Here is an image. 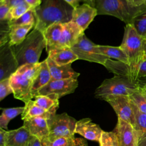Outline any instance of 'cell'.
I'll return each instance as SVG.
<instances>
[{
	"label": "cell",
	"mask_w": 146,
	"mask_h": 146,
	"mask_svg": "<svg viewBox=\"0 0 146 146\" xmlns=\"http://www.w3.org/2000/svg\"><path fill=\"white\" fill-rule=\"evenodd\" d=\"M10 9L8 0H0V22L7 21L6 17Z\"/></svg>",
	"instance_id": "d590c367"
},
{
	"label": "cell",
	"mask_w": 146,
	"mask_h": 146,
	"mask_svg": "<svg viewBox=\"0 0 146 146\" xmlns=\"http://www.w3.org/2000/svg\"><path fill=\"white\" fill-rule=\"evenodd\" d=\"M139 88L137 81L130 78L115 75L112 78L106 79L96 89L95 96L102 100L108 96H130Z\"/></svg>",
	"instance_id": "8992f818"
},
{
	"label": "cell",
	"mask_w": 146,
	"mask_h": 146,
	"mask_svg": "<svg viewBox=\"0 0 146 146\" xmlns=\"http://www.w3.org/2000/svg\"><path fill=\"white\" fill-rule=\"evenodd\" d=\"M23 125L30 135L39 139L42 143L46 141L49 135L48 120L42 117H35L23 120Z\"/></svg>",
	"instance_id": "5bb4252c"
},
{
	"label": "cell",
	"mask_w": 146,
	"mask_h": 146,
	"mask_svg": "<svg viewBox=\"0 0 146 146\" xmlns=\"http://www.w3.org/2000/svg\"><path fill=\"white\" fill-rule=\"evenodd\" d=\"M13 93L9 78L0 80V101H2L7 95Z\"/></svg>",
	"instance_id": "d6a6232c"
},
{
	"label": "cell",
	"mask_w": 146,
	"mask_h": 146,
	"mask_svg": "<svg viewBox=\"0 0 146 146\" xmlns=\"http://www.w3.org/2000/svg\"><path fill=\"white\" fill-rule=\"evenodd\" d=\"M102 100L108 102L111 106L118 118L130 123L135 128V116L129 96H108Z\"/></svg>",
	"instance_id": "9c48e42d"
},
{
	"label": "cell",
	"mask_w": 146,
	"mask_h": 146,
	"mask_svg": "<svg viewBox=\"0 0 146 146\" xmlns=\"http://www.w3.org/2000/svg\"><path fill=\"white\" fill-rule=\"evenodd\" d=\"M63 26L62 37L57 48H71L84 34V31L71 21L63 23Z\"/></svg>",
	"instance_id": "9a60e30c"
},
{
	"label": "cell",
	"mask_w": 146,
	"mask_h": 146,
	"mask_svg": "<svg viewBox=\"0 0 146 146\" xmlns=\"http://www.w3.org/2000/svg\"><path fill=\"white\" fill-rule=\"evenodd\" d=\"M114 132L116 134L119 146H138L136 129L130 123L118 118Z\"/></svg>",
	"instance_id": "7c38bea8"
},
{
	"label": "cell",
	"mask_w": 146,
	"mask_h": 146,
	"mask_svg": "<svg viewBox=\"0 0 146 146\" xmlns=\"http://www.w3.org/2000/svg\"><path fill=\"white\" fill-rule=\"evenodd\" d=\"M146 6H134L127 0H95L98 15H109L119 19L126 25L131 24L134 18Z\"/></svg>",
	"instance_id": "277c9868"
},
{
	"label": "cell",
	"mask_w": 146,
	"mask_h": 146,
	"mask_svg": "<svg viewBox=\"0 0 146 146\" xmlns=\"http://www.w3.org/2000/svg\"><path fill=\"white\" fill-rule=\"evenodd\" d=\"M48 122L50 133L47 139L44 141L50 142L60 137H75L77 121L67 113L55 114L48 120Z\"/></svg>",
	"instance_id": "52a82bcc"
},
{
	"label": "cell",
	"mask_w": 146,
	"mask_h": 146,
	"mask_svg": "<svg viewBox=\"0 0 146 146\" xmlns=\"http://www.w3.org/2000/svg\"><path fill=\"white\" fill-rule=\"evenodd\" d=\"M144 40V38L139 34L131 24L125 25L123 40L120 47L128 57L130 77L132 80H134V71L143 58Z\"/></svg>",
	"instance_id": "5b68a950"
},
{
	"label": "cell",
	"mask_w": 146,
	"mask_h": 146,
	"mask_svg": "<svg viewBox=\"0 0 146 146\" xmlns=\"http://www.w3.org/2000/svg\"><path fill=\"white\" fill-rule=\"evenodd\" d=\"M36 17L35 9L30 8L27 12L23 14L18 19L9 22L10 26L18 25H28L30 24H35Z\"/></svg>",
	"instance_id": "f1b7e54d"
},
{
	"label": "cell",
	"mask_w": 146,
	"mask_h": 146,
	"mask_svg": "<svg viewBox=\"0 0 146 146\" xmlns=\"http://www.w3.org/2000/svg\"><path fill=\"white\" fill-rule=\"evenodd\" d=\"M78 86L77 79L51 80L39 90L36 95H52L58 99L73 93Z\"/></svg>",
	"instance_id": "30bf717a"
},
{
	"label": "cell",
	"mask_w": 146,
	"mask_h": 146,
	"mask_svg": "<svg viewBox=\"0 0 146 146\" xmlns=\"http://www.w3.org/2000/svg\"><path fill=\"white\" fill-rule=\"evenodd\" d=\"M8 3L10 8H12L22 5L27 4L25 0H8Z\"/></svg>",
	"instance_id": "f35d334b"
},
{
	"label": "cell",
	"mask_w": 146,
	"mask_h": 146,
	"mask_svg": "<svg viewBox=\"0 0 146 146\" xmlns=\"http://www.w3.org/2000/svg\"><path fill=\"white\" fill-rule=\"evenodd\" d=\"M139 90L144 95L146 99V86H141L139 85Z\"/></svg>",
	"instance_id": "ee69618b"
},
{
	"label": "cell",
	"mask_w": 146,
	"mask_h": 146,
	"mask_svg": "<svg viewBox=\"0 0 146 146\" xmlns=\"http://www.w3.org/2000/svg\"><path fill=\"white\" fill-rule=\"evenodd\" d=\"M51 80V76L46 59L41 62V68L38 75L35 79L32 87L33 98L37 95L40 89L48 84Z\"/></svg>",
	"instance_id": "603a6c76"
},
{
	"label": "cell",
	"mask_w": 146,
	"mask_h": 146,
	"mask_svg": "<svg viewBox=\"0 0 146 146\" xmlns=\"http://www.w3.org/2000/svg\"><path fill=\"white\" fill-rule=\"evenodd\" d=\"M24 107L2 108L0 116V128L5 130L8 128V124L10 120L19 115H21L24 111Z\"/></svg>",
	"instance_id": "4316f807"
},
{
	"label": "cell",
	"mask_w": 146,
	"mask_h": 146,
	"mask_svg": "<svg viewBox=\"0 0 146 146\" xmlns=\"http://www.w3.org/2000/svg\"><path fill=\"white\" fill-rule=\"evenodd\" d=\"M131 100L143 113L146 114V99L139 90L129 96Z\"/></svg>",
	"instance_id": "1f68e13d"
},
{
	"label": "cell",
	"mask_w": 146,
	"mask_h": 146,
	"mask_svg": "<svg viewBox=\"0 0 146 146\" xmlns=\"http://www.w3.org/2000/svg\"><path fill=\"white\" fill-rule=\"evenodd\" d=\"M46 44L43 33L34 28L21 43L13 46L18 66L25 64L39 63V59Z\"/></svg>",
	"instance_id": "3957f363"
},
{
	"label": "cell",
	"mask_w": 146,
	"mask_h": 146,
	"mask_svg": "<svg viewBox=\"0 0 146 146\" xmlns=\"http://www.w3.org/2000/svg\"><path fill=\"white\" fill-rule=\"evenodd\" d=\"M131 25L141 36H146V6L133 19Z\"/></svg>",
	"instance_id": "83f0119b"
},
{
	"label": "cell",
	"mask_w": 146,
	"mask_h": 146,
	"mask_svg": "<svg viewBox=\"0 0 146 146\" xmlns=\"http://www.w3.org/2000/svg\"><path fill=\"white\" fill-rule=\"evenodd\" d=\"M34 102L36 105L43 108L46 111L55 115L59 107V99L52 95H38L34 96Z\"/></svg>",
	"instance_id": "484cf974"
},
{
	"label": "cell",
	"mask_w": 146,
	"mask_h": 146,
	"mask_svg": "<svg viewBox=\"0 0 146 146\" xmlns=\"http://www.w3.org/2000/svg\"><path fill=\"white\" fill-rule=\"evenodd\" d=\"M71 48L78 56L79 59L98 63L104 66L109 59L100 54L97 48V44L91 42L84 34Z\"/></svg>",
	"instance_id": "ba28073f"
},
{
	"label": "cell",
	"mask_w": 146,
	"mask_h": 146,
	"mask_svg": "<svg viewBox=\"0 0 146 146\" xmlns=\"http://www.w3.org/2000/svg\"><path fill=\"white\" fill-rule=\"evenodd\" d=\"M97 48L100 54L107 58L114 59L116 60L129 65L128 57L125 52L120 46L97 45Z\"/></svg>",
	"instance_id": "cb8c5ba5"
},
{
	"label": "cell",
	"mask_w": 146,
	"mask_h": 146,
	"mask_svg": "<svg viewBox=\"0 0 146 146\" xmlns=\"http://www.w3.org/2000/svg\"><path fill=\"white\" fill-rule=\"evenodd\" d=\"M34 24H30L28 25L10 26V30L9 44L11 46H13L21 43L26 38L28 32L34 27Z\"/></svg>",
	"instance_id": "d4e9b609"
},
{
	"label": "cell",
	"mask_w": 146,
	"mask_h": 146,
	"mask_svg": "<svg viewBox=\"0 0 146 146\" xmlns=\"http://www.w3.org/2000/svg\"><path fill=\"white\" fill-rule=\"evenodd\" d=\"M64 1L73 8H75L77 6H79V2L80 1H83L86 2V0H64Z\"/></svg>",
	"instance_id": "7bdbcfd3"
},
{
	"label": "cell",
	"mask_w": 146,
	"mask_h": 146,
	"mask_svg": "<svg viewBox=\"0 0 146 146\" xmlns=\"http://www.w3.org/2000/svg\"><path fill=\"white\" fill-rule=\"evenodd\" d=\"M134 6H142L146 5V0H127Z\"/></svg>",
	"instance_id": "60d3db41"
},
{
	"label": "cell",
	"mask_w": 146,
	"mask_h": 146,
	"mask_svg": "<svg viewBox=\"0 0 146 146\" xmlns=\"http://www.w3.org/2000/svg\"><path fill=\"white\" fill-rule=\"evenodd\" d=\"M48 55V56L58 65L71 64L79 59L71 48H57L51 50Z\"/></svg>",
	"instance_id": "ffe728a7"
},
{
	"label": "cell",
	"mask_w": 146,
	"mask_h": 146,
	"mask_svg": "<svg viewBox=\"0 0 146 146\" xmlns=\"http://www.w3.org/2000/svg\"><path fill=\"white\" fill-rule=\"evenodd\" d=\"M63 28V23H55L48 26L43 33L46 41V50L47 54L57 48L62 37Z\"/></svg>",
	"instance_id": "d6986e66"
},
{
	"label": "cell",
	"mask_w": 146,
	"mask_h": 146,
	"mask_svg": "<svg viewBox=\"0 0 146 146\" xmlns=\"http://www.w3.org/2000/svg\"><path fill=\"white\" fill-rule=\"evenodd\" d=\"M31 7L27 5H22L10 9L6 17V20L9 22L15 20L21 17L26 12H27Z\"/></svg>",
	"instance_id": "4dcf8cb0"
},
{
	"label": "cell",
	"mask_w": 146,
	"mask_h": 146,
	"mask_svg": "<svg viewBox=\"0 0 146 146\" xmlns=\"http://www.w3.org/2000/svg\"><path fill=\"white\" fill-rule=\"evenodd\" d=\"M41 68V62L23 64L18 68L9 78L15 99L25 103L32 100V87Z\"/></svg>",
	"instance_id": "7a4b0ae2"
},
{
	"label": "cell",
	"mask_w": 146,
	"mask_h": 146,
	"mask_svg": "<svg viewBox=\"0 0 146 146\" xmlns=\"http://www.w3.org/2000/svg\"><path fill=\"white\" fill-rule=\"evenodd\" d=\"M29 146H43V143L39 139L32 136Z\"/></svg>",
	"instance_id": "b9f144b4"
},
{
	"label": "cell",
	"mask_w": 146,
	"mask_h": 146,
	"mask_svg": "<svg viewBox=\"0 0 146 146\" xmlns=\"http://www.w3.org/2000/svg\"><path fill=\"white\" fill-rule=\"evenodd\" d=\"M97 15V9L85 3L74 8L71 21L76 24L84 31Z\"/></svg>",
	"instance_id": "4fadbf2b"
},
{
	"label": "cell",
	"mask_w": 146,
	"mask_h": 146,
	"mask_svg": "<svg viewBox=\"0 0 146 146\" xmlns=\"http://www.w3.org/2000/svg\"><path fill=\"white\" fill-rule=\"evenodd\" d=\"M43 146H46V145H44V144L43 143Z\"/></svg>",
	"instance_id": "c3c4849f"
},
{
	"label": "cell",
	"mask_w": 146,
	"mask_h": 146,
	"mask_svg": "<svg viewBox=\"0 0 146 146\" xmlns=\"http://www.w3.org/2000/svg\"><path fill=\"white\" fill-rule=\"evenodd\" d=\"M143 59H146V36L144 38V47H143Z\"/></svg>",
	"instance_id": "bcb514c9"
},
{
	"label": "cell",
	"mask_w": 146,
	"mask_h": 146,
	"mask_svg": "<svg viewBox=\"0 0 146 146\" xmlns=\"http://www.w3.org/2000/svg\"><path fill=\"white\" fill-rule=\"evenodd\" d=\"M32 136L24 126L7 131L5 146H29Z\"/></svg>",
	"instance_id": "ac0fdd59"
},
{
	"label": "cell",
	"mask_w": 146,
	"mask_h": 146,
	"mask_svg": "<svg viewBox=\"0 0 146 146\" xmlns=\"http://www.w3.org/2000/svg\"><path fill=\"white\" fill-rule=\"evenodd\" d=\"M46 59L51 76V80L78 79L80 75L79 73L74 70L71 64L58 65L48 56Z\"/></svg>",
	"instance_id": "e0dca14e"
},
{
	"label": "cell",
	"mask_w": 146,
	"mask_h": 146,
	"mask_svg": "<svg viewBox=\"0 0 146 146\" xmlns=\"http://www.w3.org/2000/svg\"><path fill=\"white\" fill-rule=\"evenodd\" d=\"M19 67L13 47L9 42L0 47V80L9 78Z\"/></svg>",
	"instance_id": "8fae6325"
},
{
	"label": "cell",
	"mask_w": 146,
	"mask_h": 146,
	"mask_svg": "<svg viewBox=\"0 0 146 146\" xmlns=\"http://www.w3.org/2000/svg\"><path fill=\"white\" fill-rule=\"evenodd\" d=\"M66 146H88L87 141L82 138H74Z\"/></svg>",
	"instance_id": "8d00e7d4"
},
{
	"label": "cell",
	"mask_w": 146,
	"mask_h": 146,
	"mask_svg": "<svg viewBox=\"0 0 146 146\" xmlns=\"http://www.w3.org/2000/svg\"><path fill=\"white\" fill-rule=\"evenodd\" d=\"M7 131L0 128V146H5Z\"/></svg>",
	"instance_id": "74e56055"
},
{
	"label": "cell",
	"mask_w": 146,
	"mask_h": 146,
	"mask_svg": "<svg viewBox=\"0 0 146 146\" xmlns=\"http://www.w3.org/2000/svg\"><path fill=\"white\" fill-rule=\"evenodd\" d=\"M103 130L99 125L90 118H83L77 121L75 132L89 140L99 141Z\"/></svg>",
	"instance_id": "2e32d148"
},
{
	"label": "cell",
	"mask_w": 146,
	"mask_h": 146,
	"mask_svg": "<svg viewBox=\"0 0 146 146\" xmlns=\"http://www.w3.org/2000/svg\"><path fill=\"white\" fill-rule=\"evenodd\" d=\"M73 9L64 0H44L42 4L35 8L36 22L34 28L43 33L54 23L70 22Z\"/></svg>",
	"instance_id": "6da1fadb"
},
{
	"label": "cell",
	"mask_w": 146,
	"mask_h": 146,
	"mask_svg": "<svg viewBox=\"0 0 146 146\" xmlns=\"http://www.w3.org/2000/svg\"><path fill=\"white\" fill-rule=\"evenodd\" d=\"M26 3L31 7L35 9L41 5V0H25Z\"/></svg>",
	"instance_id": "ab89813d"
},
{
	"label": "cell",
	"mask_w": 146,
	"mask_h": 146,
	"mask_svg": "<svg viewBox=\"0 0 146 146\" xmlns=\"http://www.w3.org/2000/svg\"><path fill=\"white\" fill-rule=\"evenodd\" d=\"M24 107V111L21 114L22 120L35 117H42L48 120L55 115L36 105L33 100L25 103Z\"/></svg>",
	"instance_id": "7402d4cb"
},
{
	"label": "cell",
	"mask_w": 146,
	"mask_h": 146,
	"mask_svg": "<svg viewBox=\"0 0 146 146\" xmlns=\"http://www.w3.org/2000/svg\"><path fill=\"white\" fill-rule=\"evenodd\" d=\"M98 142L100 146H119L118 139L115 132L103 131Z\"/></svg>",
	"instance_id": "f546056e"
},
{
	"label": "cell",
	"mask_w": 146,
	"mask_h": 146,
	"mask_svg": "<svg viewBox=\"0 0 146 146\" xmlns=\"http://www.w3.org/2000/svg\"><path fill=\"white\" fill-rule=\"evenodd\" d=\"M146 77V59H143L135 68L133 78L135 81H137L140 78Z\"/></svg>",
	"instance_id": "836d02e7"
},
{
	"label": "cell",
	"mask_w": 146,
	"mask_h": 146,
	"mask_svg": "<svg viewBox=\"0 0 146 146\" xmlns=\"http://www.w3.org/2000/svg\"><path fill=\"white\" fill-rule=\"evenodd\" d=\"M131 105L135 116V129L137 135L138 146H146V114L141 112L132 100Z\"/></svg>",
	"instance_id": "44dd1931"
},
{
	"label": "cell",
	"mask_w": 146,
	"mask_h": 146,
	"mask_svg": "<svg viewBox=\"0 0 146 146\" xmlns=\"http://www.w3.org/2000/svg\"><path fill=\"white\" fill-rule=\"evenodd\" d=\"M138 84L141 86H146V77L140 78L137 80Z\"/></svg>",
	"instance_id": "f6af8a7d"
},
{
	"label": "cell",
	"mask_w": 146,
	"mask_h": 146,
	"mask_svg": "<svg viewBox=\"0 0 146 146\" xmlns=\"http://www.w3.org/2000/svg\"><path fill=\"white\" fill-rule=\"evenodd\" d=\"M95 0H86V2L87 3L93 7H95Z\"/></svg>",
	"instance_id": "7dc6e473"
},
{
	"label": "cell",
	"mask_w": 146,
	"mask_h": 146,
	"mask_svg": "<svg viewBox=\"0 0 146 146\" xmlns=\"http://www.w3.org/2000/svg\"><path fill=\"white\" fill-rule=\"evenodd\" d=\"M75 137H58L52 141H44L43 143L46 146H66L70 143Z\"/></svg>",
	"instance_id": "e575fe53"
}]
</instances>
